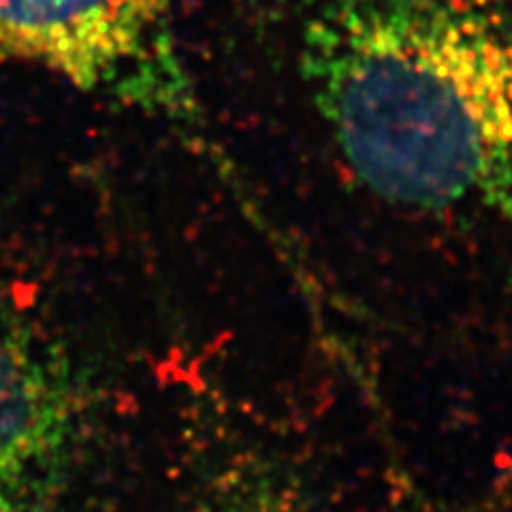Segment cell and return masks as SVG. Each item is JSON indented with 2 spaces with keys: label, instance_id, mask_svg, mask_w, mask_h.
Returning <instances> with one entry per match:
<instances>
[{
  "label": "cell",
  "instance_id": "cell-1",
  "mask_svg": "<svg viewBox=\"0 0 512 512\" xmlns=\"http://www.w3.org/2000/svg\"><path fill=\"white\" fill-rule=\"evenodd\" d=\"M297 69L378 197L512 235V0H306Z\"/></svg>",
  "mask_w": 512,
  "mask_h": 512
},
{
  "label": "cell",
  "instance_id": "cell-2",
  "mask_svg": "<svg viewBox=\"0 0 512 512\" xmlns=\"http://www.w3.org/2000/svg\"><path fill=\"white\" fill-rule=\"evenodd\" d=\"M96 410L67 355L0 325V512H77Z\"/></svg>",
  "mask_w": 512,
  "mask_h": 512
},
{
  "label": "cell",
  "instance_id": "cell-3",
  "mask_svg": "<svg viewBox=\"0 0 512 512\" xmlns=\"http://www.w3.org/2000/svg\"><path fill=\"white\" fill-rule=\"evenodd\" d=\"M169 11L171 0H0V67L37 64L88 92L169 105L182 88Z\"/></svg>",
  "mask_w": 512,
  "mask_h": 512
},
{
  "label": "cell",
  "instance_id": "cell-4",
  "mask_svg": "<svg viewBox=\"0 0 512 512\" xmlns=\"http://www.w3.org/2000/svg\"><path fill=\"white\" fill-rule=\"evenodd\" d=\"M216 512H297L291 502L276 493H235L233 498L224 500Z\"/></svg>",
  "mask_w": 512,
  "mask_h": 512
}]
</instances>
